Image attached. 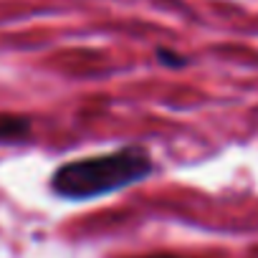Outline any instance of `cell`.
Segmentation results:
<instances>
[{"mask_svg":"<svg viewBox=\"0 0 258 258\" xmlns=\"http://www.w3.org/2000/svg\"><path fill=\"white\" fill-rule=\"evenodd\" d=\"M145 258H177V255H167V253H162V255H145Z\"/></svg>","mask_w":258,"mask_h":258,"instance_id":"cell-4","label":"cell"},{"mask_svg":"<svg viewBox=\"0 0 258 258\" xmlns=\"http://www.w3.org/2000/svg\"><path fill=\"white\" fill-rule=\"evenodd\" d=\"M155 56H157V61H160L162 66H167V69H182V66H187V58H185L182 53H177V51H172V48H165V46H160V48L155 51Z\"/></svg>","mask_w":258,"mask_h":258,"instance_id":"cell-3","label":"cell"},{"mask_svg":"<svg viewBox=\"0 0 258 258\" xmlns=\"http://www.w3.org/2000/svg\"><path fill=\"white\" fill-rule=\"evenodd\" d=\"M152 172H155V160L150 150L142 145H126L111 152L76 157L58 165L51 172L48 187L61 200L86 203L140 185Z\"/></svg>","mask_w":258,"mask_h":258,"instance_id":"cell-1","label":"cell"},{"mask_svg":"<svg viewBox=\"0 0 258 258\" xmlns=\"http://www.w3.org/2000/svg\"><path fill=\"white\" fill-rule=\"evenodd\" d=\"M33 132V121L26 114L0 111V145H18L26 142Z\"/></svg>","mask_w":258,"mask_h":258,"instance_id":"cell-2","label":"cell"}]
</instances>
